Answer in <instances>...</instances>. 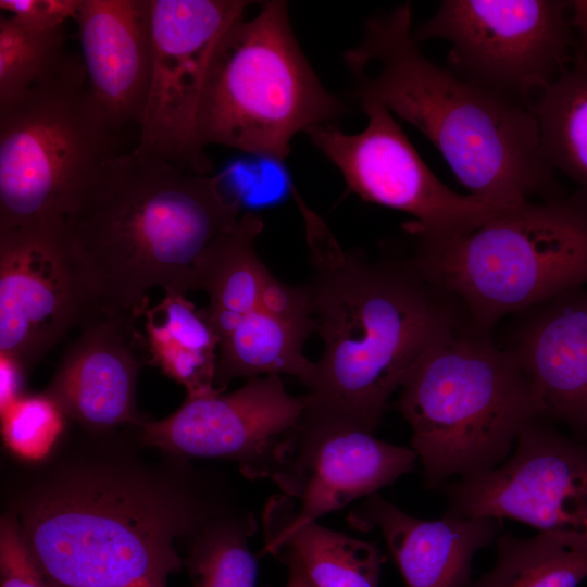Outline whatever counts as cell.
I'll return each instance as SVG.
<instances>
[{
  "label": "cell",
  "instance_id": "6da1fadb",
  "mask_svg": "<svg viewBox=\"0 0 587 587\" xmlns=\"http://www.w3.org/2000/svg\"><path fill=\"white\" fill-rule=\"evenodd\" d=\"M291 191L304 221L307 286L324 345L305 386L302 421L373 433L416 362L465 321L412 257L371 260L344 249Z\"/></svg>",
  "mask_w": 587,
  "mask_h": 587
},
{
  "label": "cell",
  "instance_id": "7a4b0ae2",
  "mask_svg": "<svg viewBox=\"0 0 587 587\" xmlns=\"http://www.w3.org/2000/svg\"><path fill=\"white\" fill-rule=\"evenodd\" d=\"M239 211L218 177L134 150L110 157L61 226L91 319L140 317L153 287L193 290L197 260Z\"/></svg>",
  "mask_w": 587,
  "mask_h": 587
},
{
  "label": "cell",
  "instance_id": "3957f363",
  "mask_svg": "<svg viewBox=\"0 0 587 587\" xmlns=\"http://www.w3.org/2000/svg\"><path fill=\"white\" fill-rule=\"evenodd\" d=\"M409 2L367 21L345 53L360 100L372 99L417 128L471 195L500 207L553 198L532 105L478 86L424 57Z\"/></svg>",
  "mask_w": 587,
  "mask_h": 587
},
{
  "label": "cell",
  "instance_id": "277c9868",
  "mask_svg": "<svg viewBox=\"0 0 587 587\" xmlns=\"http://www.w3.org/2000/svg\"><path fill=\"white\" fill-rule=\"evenodd\" d=\"M220 513L188 491L88 473L42 490L20 525L51 587H167L184 564L176 538Z\"/></svg>",
  "mask_w": 587,
  "mask_h": 587
},
{
  "label": "cell",
  "instance_id": "5b68a950",
  "mask_svg": "<svg viewBox=\"0 0 587 587\" xmlns=\"http://www.w3.org/2000/svg\"><path fill=\"white\" fill-rule=\"evenodd\" d=\"M412 259L473 329L489 334L587 284V193L526 201L452 236H413Z\"/></svg>",
  "mask_w": 587,
  "mask_h": 587
},
{
  "label": "cell",
  "instance_id": "8992f818",
  "mask_svg": "<svg viewBox=\"0 0 587 587\" xmlns=\"http://www.w3.org/2000/svg\"><path fill=\"white\" fill-rule=\"evenodd\" d=\"M400 389L398 408L432 489L496 469L542 417L515 355L466 323L429 348Z\"/></svg>",
  "mask_w": 587,
  "mask_h": 587
},
{
  "label": "cell",
  "instance_id": "52a82bcc",
  "mask_svg": "<svg viewBox=\"0 0 587 587\" xmlns=\"http://www.w3.org/2000/svg\"><path fill=\"white\" fill-rule=\"evenodd\" d=\"M303 54L287 3L261 4L250 20L232 24L217 41L207 72L198 135L220 145L282 161L300 132L345 112Z\"/></svg>",
  "mask_w": 587,
  "mask_h": 587
},
{
  "label": "cell",
  "instance_id": "ba28073f",
  "mask_svg": "<svg viewBox=\"0 0 587 587\" xmlns=\"http://www.w3.org/2000/svg\"><path fill=\"white\" fill-rule=\"evenodd\" d=\"M114 139L77 57L0 107V232L61 226Z\"/></svg>",
  "mask_w": 587,
  "mask_h": 587
},
{
  "label": "cell",
  "instance_id": "9c48e42d",
  "mask_svg": "<svg viewBox=\"0 0 587 587\" xmlns=\"http://www.w3.org/2000/svg\"><path fill=\"white\" fill-rule=\"evenodd\" d=\"M413 38L447 41L453 73L528 105L572 62L564 0H444Z\"/></svg>",
  "mask_w": 587,
  "mask_h": 587
},
{
  "label": "cell",
  "instance_id": "30bf717a",
  "mask_svg": "<svg viewBox=\"0 0 587 587\" xmlns=\"http://www.w3.org/2000/svg\"><path fill=\"white\" fill-rule=\"evenodd\" d=\"M249 1L150 0L152 59L134 151L185 171L210 174L198 135V113L213 50Z\"/></svg>",
  "mask_w": 587,
  "mask_h": 587
},
{
  "label": "cell",
  "instance_id": "8fae6325",
  "mask_svg": "<svg viewBox=\"0 0 587 587\" xmlns=\"http://www.w3.org/2000/svg\"><path fill=\"white\" fill-rule=\"evenodd\" d=\"M365 128L346 134L332 123L305 133L334 163L348 188L363 200L408 213L412 236L446 237L471 230L509 207L442 184L426 165L392 113L380 102L362 99Z\"/></svg>",
  "mask_w": 587,
  "mask_h": 587
},
{
  "label": "cell",
  "instance_id": "7c38bea8",
  "mask_svg": "<svg viewBox=\"0 0 587 587\" xmlns=\"http://www.w3.org/2000/svg\"><path fill=\"white\" fill-rule=\"evenodd\" d=\"M446 514L512 519L587 546V447L541 424L520 434L496 469L448 487Z\"/></svg>",
  "mask_w": 587,
  "mask_h": 587
},
{
  "label": "cell",
  "instance_id": "4fadbf2b",
  "mask_svg": "<svg viewBox=\"0 0 587 587\" xmlns=\"http://www.w3.org/2000/svg\"><path fill=\"white\" fill-rule=\"evenodd\" d=\"M305 404L280 375H266L232 392L186 398L165 419L145 422L141 437L180 455L234 460L246 477L273 480L295 452Z\"/></svg>",
  "mask_w": 587,
  "mask_h": 587
},
{
  "label": "cell",
  "instance_id": "5bb4252c",
  "mask_svg": "<svg viewBox=\"0 0 587 587\" xmlns=\"http://www.w3.org/2000/svg\"><path fill=\"white\" fill-rule=\"evenodd\" d=\"M61 226L0 232V355L24 372L91 319Z\"/></svg>",
  "mask_w": 587,
  "mask_h": 587
},
{
  "label": "cell",
  "instance_id": "9a60e30c",
  "mask_svg": "<svg viewBox=\"0 0 587 587\" xmlns=\"http://www.w3.org/2000/svg\"><path fill=\"white\" fill-rule=\"evenodd\" d=\"M416 459L412 448L370 432L301 422L295 452L273 482L294 500L298 520L316 521L392 484Z\"/></svg>",
  "mask_w": 587,
  "mask_h": 587
},
{
  "label": "cell",
  "instance_id": "2e32d148",
  "mask_svg": "<svg viewBox=\"0 0 587 587\" xmlns=\"http://www.w3.org/2000/svg\"><path fill=\"white\" fill-rule=\"evenodd\" d=\"M134 322L98 316L83 325L46 391L66 417L97 432L147 422L135 403L138 374L148 359Z\"/></svg>",
  "mask_w": 587,
  "mask_h": 587
},
{
  "label": "cell",
  "instance_id": "e0dca14e",
  "mask_svg": "<svg viewBox=\"0 0 587 587\" xmlns=\"http://www.w3.org/2000/svg\"><path fill=\"white\" fill-rule=\"evenodd\" d=\"M75 22L98 112L115 136L139 128L151 73L150 0H80Z\"/></svg>",
  "mask_w": 587,
  "mask_h": 587
},
{
  "label": "cell",
  "instance_id": "ac0fdd59",
  "mask_svg": "<svg viewBox=\"0 0 587 587\" xmlns=\"http://www.w3.org/2000/svg\"><path fill=\"white\" fill-rule=\"evenodd\" d=\"M522 313L509 350L542 417L587 434V291L574 289Z\"/></svg>",
  "mask_w": 587,
  "mask_h": 587
},
{
  "label": "cell",
  "instance_id": "d6986e66",
  "mask_svg": "<svg viewBox=\"0 0 587 587\" xmlns=\"http://www.w3.org/2000/svg\"><path fill=\"white\" fill-rule=\"evenodd\" d=\"M349 524L378 528L407 587H471L474 554L487 547L500 520L445 514L438 520L412 516L380 497H366L348 514Z\"/></svg>",
  "mask_w": 587,
  "mask_h": 587
},
{
  "label": "cell",
  "instance_id": "ffe728a7",
  "mask_svg": "<svg viewBox=\"0 0 587 587\" xmlns=\"http://www.w3.org/2000/svg\"><path fill=\"white\" fill-rule=\"evenodd\" d=\"M263 551L297 564L314 587H378L385 557L375 544L297 519L294 500L272 497L262 514Z\"/></svg>",
  "mask_w": 587,
  "mask_h": 587
},
{
  "label": "cell",
  "instance_id": "44dd1931",
  "mask_svg": "<svg viewBox=\"0 0 587 587\" xmlns=\"http://www.w3.org/2000/svg\"><path fill=\"white\" fill-rule=\"evenodd\" d=\"M263 228L253 213L216 237L193 268V290H204L209 305L205 317L220 341L240 320L259 308L268 268L259 258L254 241Z\"/></svg>",
  "mask_w": 587,
  "mask_h": 587
},
{
  "label": "cell",
  "instance_id": "7402d4cb",
  "mask_svg": "<svg viewBox=\"0 0 587 587\" xmlns=\"http://www.w3.org/2000/svg\"><path fill=\"white\" fill-rule=\"evenodd\" d=\"M143 346L148 362L183 385L187 398L218 392L214 387L220 339L204 310L186 295L165 294L145 308Z\"/></svg>",
  "mask_w": 587,
  "mask_h": 587
},
{
  "label": "cell",
  "instance_id": "603a6c76",
  "mask_svg": "<svg viewBox=\"0 0 587 587\" xmlns=\"http://www.w3.org/2000/svg\"><path fill=\"white\" fill-rule=\"evenodd\" d=\"M309 336L258 308L218 345L214 387L223 392L237 377L288 374L307 386L315 364L303 353Z\"/></svg>",
  "mask_w": 587,
  "mask_h": 587
},
{
  "label": "cell",
  "instance_id": "cb8c5ba5",
  "mask_svg": "<svg viewBox=\"0 0 587 587\" xmlns=\"http://www.w3.org/2000/svg\"><path fill=\"white\" fill-rule=\"evenodd\" d=\"M532 108L546 160L587 193V73L566 68Z\"/></svg>",
  "mask_w": 587,
  "mask_h": 587
},
{
  "label": "cell",
  "instance_id": "d4e9b609",
  "mask_svg": "<svg viewBox=\"0 0 587 587\" xmlns=\"http://www.w3.org/2000/svg\"><path fill=\"white\" fill-rule=\"evenodd\" d=\"M587 578V546L546 533L523 538L504 534L494 567L471 587H577Z\"/></svg>",
  "mask_w": 587,
  "mask_h": 587
},
{
  "label": "cell",
  "instance_id": "484cf974",
  "mask_svg": "<svg viewBox=\"0 0 587 587\" xmlns=\"http://www.w3.org/2000/svg\"><path fill=\"white\" fill-rule=\"evenodd\" d=\"M255 529L251 513L211 517L184 562L190 587H257L258 563L248 545Z\"/></svg>",
  "mask_w": 587,
  "mask_h": 587
},
{
  "label": "cell",
  "instance_id": "4316f807",
  "mask_svg": "<svg viewBox=\"0 0 587 587\" xmlns=\"http://www.w3.org/2000/svg\"><path fill=\"white\" fill-rule=\"evenodd\" d=\"M64 27L36 30L0 17V107L23 96L65 60Z\"/></svg>",
  "mask_w": 587,
  "mask_h": 587
},
{
  "label": "cell",
  "instance_id": "83f0119b",
  "mask_svg": "<svg viewBox=\"0 0 587 587\" xmlns=\"http://www.w3.org/2000/svg\"><path fill=\"white\" fill-rule=\"evenodd\" d=\"M65 415L46 392L22 396L1 411L5 446L28 461L45 459L64 429Z\"/></svg>",
  "mask_w": 587,
  "mask_h": 587
},
{
  "label": "cell",
  "instance_id": "f1b7e54d",
  "mask_svg": "<svg viewBox=\"0 0 587 587\" xmlns=\"http://www.w3.org/2000/svg\"><path fill=\"white\" fill-rule=\"evenodd\" d=\"M1 587H51L33 557L20 522L4 517L0 527Z\"/></svg>",
  "mask_w": 587,
  "mask_h": 587
},
{
  "label": "cell",
  "instance_id": "f546056e",
  "mask_svg": "<svg viewBox=\"0 0 587 587\" xmlns=\"http://www.w3.org/2000/svg\"><path fill=\"white\" fill-rule=\"evenodd\" d=\"M259 308L307 336L316 330L311 296L307 284L300 286L285 284L268 271L262 288Z\"/></svg>",
  "mask_w": 587,
  "mask_h": 587
},
{
  "label": "cell",
  "instance_id": "4dcf8cb0",
  "mask_svg": "<svg viewBox=\"0 0 587 587\" xmlns=\"http://www.w3.org/2000/svg\"><path fill=\"white\" fill-rule=\"evenodd\" d=\"M80 0H0V9L18 24L36 30H49L75 20Z\"/></svg>",
  "mask_w": 587,
  "mask_h": 587
},
{
  "label": "cell",
  "instance_id": "1f68e13d",
  "mask_svg": "<svg viewBox=\"0 0 587 587\" xmlns=\"http://www.w3.org/2000/svg\"><path fill=\"white\" fill-rule=\"evenodd\" d=\"M572 32V68L587 73V0L569 1Z\"/></svg>",
  "mask_w": 587,
  "mask_h": 587
},
{
  "label": "cell",
  "instance_id": "d6a6232c",
  "mask_svg": "<svg viewBox=\"0 0 587 587\" xmlns=\"http://www.w3.org/2000/svg\"><path fill=\"white\" fill-rule=\"evenodd\" d=\"M0 410L2 411L23 396L22 380L25 372L15 362L3 355H0Z\"/></svg>",
  "mask_w": 587,
  "mask_h": 587
},
{
  "label": "cell",
  "instance_id": "836d02e7",
  "mask_svg": "<svg viewBox=\"0 0 587 587\" xmlns=\"http://www.w3.org/2000/svg\"><path fill=\"white\" fill-rule=\"evenodd\" d=\"M284 564L288 569V579L285 587H314L297 564L292 562Z\"/></svg>",
  "mask_w": 587,
  "mask_h": 587
}]
</instances>
